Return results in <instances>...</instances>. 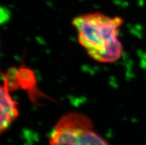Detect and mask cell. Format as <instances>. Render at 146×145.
Segmentation results:
<instances>
[{"label": "cell", "instance_id": "3957f363", "mask_svg": "<svg viewBox=\"0 0 146 145\" xmlns=\"http://www.w3.org/2000/svg\"><path fill=\"white\" fill-rule=\"evenodd\" d=\"M19 115L18 108L7 87L0 85V134L7 130Z\"/></svg>", "mask_w": 146, "mask_h": 145}, {"label": "cell", "instance_id": "7a4b0ae2", "mask_svg": "<svg viewBox=\"0 0 146 145\" xmlns=\"http://www.w3.org/2000/svg\"><path fill=\"white\" fill-rule=\"evenodd\" d=\"M48 145H111L94 128L84 114L70 113L62 116L52 130Z\"/></svg>", "mask_w": 146, "mask_h": 145}, {"label": "cell", "instance_id": "6da1fadb", "mask_svg": "<svg viewBox=\"0 0 146 145\" xmlns=\"http://www.w3.org/2000/svg\"><path fill=\"white\" fill-rule=\"evenodd\" d=\"M122 19L101 13L80 15L73 20L78 41L93 59L111 63L120 59L122 44L119 39Z\"/></svg>", "mask_w": 146, "mask_h": 145}]
</instances>
